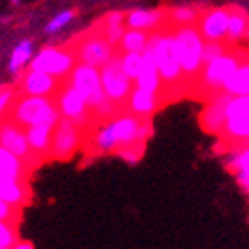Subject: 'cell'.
Masks as SVG:
<instances>
[{"label":"cell","mask_w":249,"mask_h":249,"mask_svg":"<svg viewBox=\"0 0 249 249\" xmlns=\"http://www.w3.org/2000/svg\"><path fill=\"white\" fill-rule=\"evenodd\" d=\"M148 48L153 53V59H155L162 78V102L167 104L171 98L185 94V82H183L182 66L178 61L173 25L164 23L162 27L151 31Z\"/></svg>","instance_id":"6da1fadb"},{"label":"cell","mask_w":249,"mask_h":249,"mask_svg":"<svg viewBox=\"0 0 249 249\" xmlns=\"http://www.w3.org/2000/svg\"><path fill=\"white\" fill-rule=\"evenodd\" d=\"M249 57V52L240 47H231L226 53L219 55L212 62L201 68L197 80L191 89V96L199 100H210L223 91L224 82L235 73V70Z\"/></svg>","instance_id":"7a4b0ae2"},{"label":"cell","mask_w":249,"mask_h":249,"mask_svg":"<svg viewBox=\"0 0 249 249\" xmlns=\"http://www.w3.org/2000/svg\"><path fill=\"white\" fill-rule=\"evenodd\" d=\"M4 118H9L25 128L34 124L55 126L61 120V112L57 102L52 96H32V94L18 93Z\"/></svg>","instance_id":"3957f363"},{"label":"cell","mask_w":249,"mask_h":249,"mask_svg":"<svg viewBox=\"0 0 249 249\" xmlns=\"http://www.w3.org/2000/svg\"><path fill=\"white\" fill-rule=\"evenodd\" d=\"M175 34V45H177L178 61L182 66L183 82H185V93H191L192 86L197 80V75L201 71V55L205 39L196 25H178L173 27Z\"/></svg>","instance_id":"277c9868"},{"label":"cell","mask_w":249,"mask_h":249,"mask_svg":"<svg viewBox=\"0 0 249 249\" xmlns=\"http://www.w3.org/2000/svg\"><path fill=\"white\" fill-rule=\"evenodd\" d=\"M100 77H102L105 96L114 104V107L120 112L126 110V104L134 89V80L124 73L121 66V52L118 48L114 55L100 68Z\"/></svg>","instance_id":"5b68a950"},{"label":"cell","mask_w":249,"mask_h":249,"mask_svg":"<svg viewBox=\"0 0 249 249\" xmlns=\"http://www.w3.org/2000/svg\"><path fill=\"white\" fill-rule=\"evenodd\" d=\"M70 47L73 48L78 62L91 64L94 68H102L116 52V47L107 41V37L96 27L84 32L82 36H77Z\"/></svg>","instance_id":"8992f818"},{"label":"cell","mask_w":249,"mask_h":249,"mask_svg":"<svg viewBox=\"0 0 249 249\" xmlns=\"http://www.w3.org/2000/svg\"><path fill=\"white\" fill-rule=\"evenodd\" d=\"M219 137L231 148L240 146L249 137V94L231 96L226 107V123Z\"/></svg>","instance_id":"52a82bcc"},{"label":"cell","mask_w":249,"mask_h":249,"mask_svg":"<svg viewBox=\"0 0 249 249\" xmlns=\"http://www.w3.org/2000/svg\"><path fill=\"white\" fill-rule=\"evenodd\" d=\"M84 132L86 130L75 121L62 118L53 126L52 144H50V155L48 159L53 160H68L71 159L84 142Z\"/></svg>","instance_id":"ba28073f"},{"label":"cell","mask_w":249,"mask_h":249,"mask_svg":"<svg viewBox=\"0 0 249 249\" xmlns=\"http://www.w3.org/2000/svg\"><path fill=\"white\" fill-rule=\"evenodd\" d=\"M77 62L78 59L70 45L68 47H48L43 48L41 52L32 59L31 68L50 73V75L61 78V80H66Z\"/></svg>","instance_id":"9c48e42d"},{"label":"cell","mask_w":249,"mask_h":249,"mask_svg":"<svg viewBox=\"0 0 249 249\" xmlns=\"http://www.w3.org/2000/svg\"><path fill=\"white\" fill-rule=\"evenodd\" d=\"M55 102H57L59 112H61L62 118L75 121L84 130H88L91 124H94V114L89 104L86 102L82 94L78 93L75 88H71L68 82L62 84V88L55 94Z\"/></svg>","instance_id":"30bf717a"},{"label":"cell","mask_w":249,"mask_h":249,"mask_svg":"<svg viewBox=\"0 0 249 249\" xmlns=\"http://www.w3.org/2000/svg\"><path fill=\"white\" fill-rule=\"evenodd\" d=\"M0 146H4L5 150L13 151L15 155L20 157L21 160L29 162L32 167L39 164L31 150L25 126H21L16 121L9 120V118H2L0 120Z\"/></svg>","instance_id":"8fae6325"},{"label":"cell","mask_w":249,"mask_h":249,"mask_svg":"<svg viewBox=\"0 0 249 249\" xmlns=\"http://www.w3.org/2000/svg\"><path fill=\"white\" fill-rule=\"evenodd\" d=\"M66 80L53 77L50 73L39 71V70H32L29 68L23 75H21L20 82L16 86V91L20 94H32V96H52L59 93L62 84Z\"/></svg>","instance_id":"7c38bea8"},{"label":"cell","mask_w":249,"mask_h":249,"mask_svg":"<svg viewBox=\"0 0 249 249\" xmlns=\"http://www.w3.org/2000/svg\"><path fill=\"white\" fill-rule=\"evenodd\" d=\"M228 7H217V9H207L199 13L196 21L197 31L201 32L205 41H221L228 36Z\"/></svg>","instance_id":"4fadbf2b"},{"label":"cell","mask_w":249,"mask_h":249,"mask_svg":"<svg viewBox=\"0 0 249 249\" xmlns=\"http://www.w3.org/2000/svg\"><path fill=\"white\" fill-rule=\"evenodd\" d=\"M230 100H231V94L228 93H219L207 100V105L199 116V123L205 132L213 135H219L223 132L224 123H226V107Z\"/></svg>","instance_id":"5bb4252c"},{"label":"cell","mask_w":249,"mask_h":249,"mask_svg":"<svg viewBox=\"0 0 249 249\" xmlns=\"http://www.w3.org/2000/svg\"><path fill=\"white\" fill-rule=\"evenodd\" d=\"M162 105H164V102H162V96L159 93L146 91V89H141L135 86L132 89L128 104H126V110L139 116V118H151Z\"/></svg>","instance_id":"9a60e30c"},{"label":"cell","mask_w":249,"mask_h":249,"mask_svg":"<svg viewBox=\"0 0 249 249\" xmlns=\"http://www.w3.org/2000/svg\"><path fill=\"white\" fill-rule=\"evenodd\" d=\"M135 86L141 89H146V91H153V93H162V78L160 73H159V68H157V62L153 59V53L148 47L144 48L142 52V66H141V71L135 78Z\"/></svg>","instance_id":"2e32d148"},{"label":"cell","mask_w":249,"mask_h":249,"mask_svg":"<svg viewBox=\"0 0 249 249\" xmlns=\"http://www.w3.org/2000/svg\"><path fill=\"white\" fill-rule=\"evenodd\" d=\"M27 139L31 144V150L36 157L37 162L47 160L50 155V144H52V124H34V126H27Z\"/></svg>","instance_id":"e0dca14e"},{"label":"cell","mask_w":249,"mask_h":249,"mask_svg":"<svg viewBox=\"0 0 249 249\" xmlns=\"http://www.w3.org/2000/svg\"><path fill=\"white\" fill-rule=\"evenodd\" d=\"M31 169L32 166L29 162L21 160L20 157L15 155L13 151L5 150L4 146H0V177L29 182Z\"/></svg>","instance_id":"ac0fdd59"},{"label":"cell","mask_w":249,"mask_h":249,"mask_svg":"<svg viewBox=\"0 0 249 249\" xmlns=\"http://www.w3.org/2000/svg\"><path fill=\"white\" fill-rule=\"evenodd\" d=\"M166 23V11L157 9V11H130L124 15V25L128 29H141V31H155L159 27Z\"/></svg>","instance_id":"d6986e66"},{"label":"cell","mask_w":249,"mask_h":249,"mask_svg":"<svg viewBox=\"0 0 249 249\" xmlns=\"http://www.w3.org/2000/svg\"><path fill=\"white\" fill-rule=\"evenodd\" d=\"M29 197H31L29 182L0 177V199H4L9 205L23 208L29 203Z\"/></svg>","instance_id":"ffe728a7"},{"label":"cell","mask_w":249,"mask_h":249,"mask_svg":"<svg viewBox=\"0 0 249 249\" xmlns=\"http://www.w3.org/2000/svg\"><path fill=\"white\" fill-rule=\"evenodd\" d=\"M124 13H109L107 16H104L100 23H96V29H98L107 41L112 45V47H118L121 41V37L124 34Z\"/></svg>","instance_id":"44dd1931"},{"label":"cell","mask_w":249,"mask_h":249,"mask_svg":"<svg viewBox=\"0 0 249 249\" xmlns=\"http://www.w3.org/2000/svg\"><path fill=\"white\" fill-rule=\"evenodd\" d=\"M230 20H228V39L230 43L240 41L249 36V15L239 5H228Z\"/></svg>","instance_id":"7402d4cb"},{"label":"cell","mask_w":249,"mask_h":249,"mask_svg":"<svg viewBox=\"0 0 249 249\" xmlns=\"http://www.w3.org/2000/svg\"><path fill=\"white\" fill-rule=\"evenodd\" d=\"M221 93H228L231 96H242L249 94V57L240 64L231 77L224 82L223 91Z\"/></svg>","instance_id":"603a6c76"},{"label":"cell","mask_w":249,"mask_h":249,"mask_svg":"<svg viewBox=\"0 0 249 249\" xmlns=\"http://www.w3.org/2000/svg\"><path fill=\"white\" fill-rule=\"evenodd\" d=\"M150 31H141V29H128L124 31L123 37H121L118 50L120 52H144V48L148 47L150 41Z\"/></svg>","instance_id":"cb8c5ba5"},{"label":"cell","mask_w":249,"mask_h":249,"mask_svg":"<svg viewBox=\"0 0 249 249\" xmlns=\"http://www.w3.org/2000/svg\"><path fill=\"white\" fill-rule=\"evenodd\" d=\"M199 18V11L192 7H177V9L166 11V23L167 25H196Z\"/></svg>","instance_id":"d4e9b609"},{"label":"cell","mask_w":249,"mask_h":249,"mask_svg":"<svg viewBox=\"0 0 249 249\" xmlns=\"http://www.w3.org/2000/svg\"><path fill=\"white\" fill-rule=\"evenodd\" d=\"M31 55H32V43L29 41V39H25V41H21L20 45L13 50V53H11L9 71L18 73L27 62L31 61Z\"/></svg>","instance_id":"484cf974"},{"label":"cell","mask_w":249,"mask_h":249,"mask_svg":"<svg viewBox=\"0 0 249 249\" xmlns=\"http://www.w3.org/2000/svg\"><path fill=\"white\" fill-rule=\"evenodd\" d=\"M228 167L231 173H248L249 175V148L248 146H239L231 151V157L228 160Z\"/></svg>","instance_id":"4316f807"},{"label":"cell","mask_w":249,"mask_h":249,"mask_svg":"<svg viewBox=\"0 0 249 249\" xmlns=\"http://www.w3.org/2000/svg\"><path fill=\"white\" fill-rule=\"evenodd\" d=\"M18 224L11 221H0V248L13 249L15 244L20 240L18 237Z\"/></svg>","instance_id":"83f0119b"},{"label":"cell","mask_w":249,"mask_h":249,"mask_svg":"<svg viewBox=\"0 0 249 249\" xmlns=\"http://www.w3.org/2000/svg\"><path fill=\"white\" fill-rule=\"evenodd\" d=\"M121 66H123L124 73L135 82L141 66H142V52H121Z\"/></svg>","instance_id":"f1b7e54d"},{"label":"cell","mask_w":249,"mask_h":249,"mask_svg":"<svg viewBox=\"0 0 249 249\" xmlns=\"http://www.w3.org/2000/svg\"><path fill=\"white\" fill-rule=\"evenodd\" d=\"M16 88L13 86H5V88H0V120L7 114V110H9L11 104H13V100L16 98Z\"/></svg>","instance_id":"f546056e"},{"label":"cell","mask_w":249,"mask_h":249,"mask_svg":"<svg viewBox=\"0 0 249 249\" xmlns=\"http://www.w3.org/2000/svg\"><path fill=\"white\" fill-rule=\"evenodd\" d=\"M21 219V208L5 203L0 199V221H11V223H20Z\"/></svg>","instance_id":"4dcf8cb0"},{"label":"cell","mask_w":249,"mask_h":249,"mask_svg":"<svg viewBox=\"0 0 249 249\" xmlns=\"http://www.w3.org/2000/svg\"><path fill=\"white\" fill-rule=\"evenodd\" d=\"M73 16H75V11H64V13L57 15V16H55V18H53V20L47 25V32H48V34H53V32L61 31L62 27L68 25V23H70V21L73 20Z\"/></svg>","instance_id":"1f68e13d"},{"label":"cell","mask_w":249,"mask_h":249,"mask_svg":"<svg viewBox=\"0 0 249 249\" xmlns=\"http://www.w3.org/2000/svg\"><path fill=\"white\" fill-rule=\"evenodd\" d=\"M235 177H237V182L240 183V187L249 194V175L248 173H237Z\"/></svg>","instance_id":"d6a6232c"},{"label":"cell","mask_w":249,"mask_h":249,"mask_svg":"<svg viewBox=\"0 0 249 249\" xmlns=\"http://www.w3.org/2000/svg\"><path fill=\"white\" fill-rule=\"evenodd\" d=\"M13 249H34V246H32L31 242H27V240H18Z\"/></svg>","instance_id":"836d02e7"},{"label":"cell","mask_w":249,"mask_h":249,"mask_svg":"<svg viewBox=\"0 0 249 249\" xmlns=\"http://www.w3.org/2000/svg\"><path fill=\"white\" fill-rule=\"evenodd\" d=\"M240 146H248V148H249V137H248V139H246L244 142H242V144H240ZM237 148H239V146H237Z\"/></svg>","instance_id":"e575fe53"},{"label":"cell","mask_w":249,"mask_h":249,"mask_svg":"<svg viewBox=\"0 0 249 249\" xmlns=\"http://www.w3.org/2000/svg\"><path fill=\"white\" fill-rule=\"evenodd\" d=\"M13 2H20V0H13Z\"/></svg>","instance_id":"d590c367"},{"label":"cell","mask_w":249,"mask_h":249,"mask_svg":"<svg viewBox=\"0 0 249 249\" xmlns=\"http://www.w3.org/2000/svg\"><path fill=\"white\" fill-rule=\"evenodd\" d=\"M0 249H4V248H0Z\"/></svg>","instance_id":"8d00e7d4"}]
</instances>
